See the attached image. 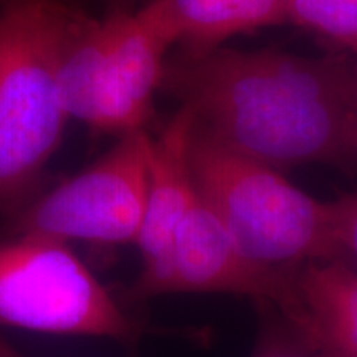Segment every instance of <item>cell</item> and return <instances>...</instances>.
Here are the masks:
<instances>
[{"mask_svg": "<svg viewBox=\"0 0 357 357\" xmlns=\"http://www.w3.org/2000/svg\"><path fill=\"white\" fill-rule=\"evenodd\" d=\"M190 164L200 200L252 260L278 270L349 261L331 204L294 187L281 171L235 153L197 124Z\"/></svg>", "mask_w": 357, "mask_h": 357, "instance_id": "3957f363", "label": "cell"}, {"mask_svg": "<svg viewBox=\"0 0 357 357\" xmlns=\"http://www.w3.org/2000/svg\"><path fill=\"white\" fill-rule=\"evenodd\" d=\"M265 319L252 357H323L275 307L260 306Z\"/></svg>", "mask_w": 357, "mask_h": 357, "instance_id": "7c38bea8", "label": "cell"}, {"mask_svg": "<svg viewBox=\"0 0 357 357\" xmlns=\"http://www.w3.org/2000/svg\"><path fill=\"white\" fill-rule=\"evenodd\" d=\"M194 111L178 109L151 141L146 211L136 245L142 258L137 278H149L167 260L182 223L199 200L190 164Z\"/></svg>", "mask_w": 357, "mask_h": 357, "instance_id": "ba28073f", "label": "cell"}, {"mask_svg": "<svg viewBox=\"0 0 357 357\" xmlns=\"http://www.w3.org/2000/svg\"><path fill=\"white\" fill-rule=\"evenodd\" d=\"M151 141L147 129L124 134L96 162L12 217L13 235L68 243H136L146 211Z\"/></svg>", "mask_w": 357, "mask_h": 357, "instance_id": "8992f818", "label": "cell"}, {"mask_svg": "<svg viewBox=\"0 0 357 357\" xmlns=\"http://www.w3.org/2000/svg\"><path fill=\"white\" fill-rule=\"evenodd\" d=\"M106 7V13L111 12H134L139 0H101Z\"/></svg>", "mask_w": 357, "mask_h": 357, "instance_id": "9a60e30c", "label": "cell"}, {"mask_svg": "<svg viewBox=\"0 0 357 357\" xmlns=\"http://www.w3.org/2000/svg\"><path fill=\"white\" fill-rule=\"evenodd\" d=\"M346 48H349V50H352L357 55V38H354V40H351V42H347L346 45H344Z\"/></svg>", "mask_w": 357, "mask_h": 357, "instance_id": "e0dca14e", "label": "cell"}, {"mask_svg": "<svg viewBox=\"0 0 357 357\" xmlns=\"http://www.w3.org/2000/svg\"><path fill=\"white\" fill-rule=\"evenodd\" d=\"M288 24L344 47L357 38V0H288Z\"/></svg>", "mask_w": 357, "mask_h": 357, "instance_id": "8fae6325", "label": "cell"}, {"mask_svg": "<svg viewBox=\"0 0 357 357\" xmlns=\"http://www.w3.org/2000/svg\"><path fill=\"white\" fill-rule=\"evenodd\" d=\"M169 47L200 55L230 38L288 24V0H147L136 8Z\"/></svg>", "mask_w": 357, "mask_h": 357, "instance_id": "9c48e42d", "label": "cell"}, {"mask_svg": "<svg viewBox=\"0 0 357 357\" xmlns=\"http://www.w3.org/2000/svg\"><path fill=\"white\" fill-rule=\"evenodd\" d=\"M356 60L217 48L167 58L162 88L194 111L197 128L235 153L283 171L346 166Z\"/></svg>", "mask_w": 357, "mask_h": 357, "instance_id": "6da1fadb", "label": "cell"}, {"mask_svg": "<svg viewBox=\"0 0 357 357\" xmlns=\"http://www.w3.org/2000/svg\"><path fill=\"white\" fill-rule=\"evenodd\" d=\"M349 136L351 146L357 154V58L354 77H352V91H351V111H349Z\"/></svg>", "mask_w": 357, "mask_h": 357, "instance_id": "5bb4252c", "label": "cell"}, {"mask_svg": "<svg viewBox=\"0 0 357 357\" xmlns=\"http://www.w3.org/2000/svg\"><path fill=\"white\" fill-rule=\"evenodd\" d=\"M169 50L136 10L84 17L61 65L70 119L95 134L121 137L144 131L162 88Z\"/></svg>", "mask_w": 357, "mask_h": 357, "instance_id": "277c9868", "label": "cell"}, {"mask_svg": "<svg viewBox=\"0 0 357 357\" xmlns=\"http://www.w3.org/2000/svg\"><path fill=\"white\" fill-rule=\"evenodd\" d=\"M2 3H8V2H17V0H0Z\"/></svg>", "mask_w": 357, "mask_h": 357, "instance_id": "ac0fdd59", "label": "cell"}, {"mask_svg": "<svg viewBox=\"0 0 357 357\" xmlns=\"http://www.w3.org/2000/svg\"><path fill=\"white\" fill-rule=\"evenodd\" d=\"M169 293H229L271 306L289 319L296 311L293 270L265 266L245 255L225 227L197 200L174 240L166 263L149 278H137L132 300Z\"/></svg>", "mask_w": 357, "mask_h": 357, "instance_id": "52a82bcc", "label": "cell"}, {"mask_svg": "<svg viewBox=\"0 0 357 357\" xmlns=\"http://www.w3.org/2000/svg\"><path fill=\"white\" fill-rule=\"evenodd\" d=\"M0 326L116 341L141 334L68 243L38 235L0 242Z\"/></svg>", "mask_w": 357, "mask_h": 357, "instance_id": "5b68a950", "label": "cell"}, {"mask_svg": "<svg viewBox=\"0 0 357 357\" xmlns=\"http://www.w3.org/2000/svg\"><path fill=\"white\" fill-rule=\"evenodd\" d=\"M0 10V215L33 200L70 116L61 65L84 15L60 0H17Z\"/></svg>", "mask_w": 357, "mask_h": 357, "instance_id": "7a4b0ae2", "label": "cell"}, {"mask_svg": "<svg viewBox=\"0 0 357 357\" xmlns=\"http://www.w3.org/2000/svg\"><path fill=\"white\" fill-rule=\"evenodd\" d=\"M296 311L287 319L323 357H357V268L349 261L293 270Z\"/></svg>", "mask_w": 357, "mask_h": 357, "instance_id": "30bf717a", "label": "cell"}, {"mask_svg": "<svg viewBox=\"0 0 357 357\" xmlns=\"http://www.w3.org/2000/svg\"><path fill=\"white\" fill-rule=\"evenodd\" d=\"M0 357H25L20 351H17L6 337L0 334Z\"/></svg>", "mask_w": 357, "mask_h": 357, "instance_id": "2e32d148", "label": "cell"}, {"mask_svg": "<svg viewBox=\"0 0 357 357\" xmlns=\"http://www.w3.org/2000/svg\"><path fill=\"white\" fill-rule=\"evenodd\" d=\"M329 204L339 245L347 260L354 258L357 261V194L344 195Z\"/></svg>", "mask_w": 357, "mask_h": 357, "instance_id": "4fadbf2b", "label": "cell"}]
</instances>
